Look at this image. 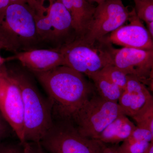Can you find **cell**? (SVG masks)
<instances>
[{
	"instance_id": "obj_1",
	"label": "cell",
	"mask_w": 153,
	"mask_h": 153,
	"mask_svg": "<svg viewBox=\"0 0 153 153\" xmlns=\"http://www.w3.org/2000/svg\"><path fill=\"white\" fill-rule=\"evenodd\" d=\"M33 74L48 95L53 120L72 122L76 113L96 92L93 84L84 75L68 66Z\"/></svg>"
},
{
	"instance_id": "obj_2",
	"label": "cell",
	"mask_w": 153,
	"mask_h": 153,
	"mask_svg": "<svg viewBox=\"0 0 153 153\" xmlns=\"http://www.w3.org/2000/svg\"><path fill=\"white\" fill-rule=\"evenodd\" d=\"M7 70L22 94L25 143H40L53 124L51 103L42 95L27 72L20 68Z\"/></svg>"
},
{
	"instance_id": "obj_3",
	"label": "cell",
	"mask_w": 153,
	"mask_h": 153,
	"mask_svg": "<svg viewBox=\"0 0 153 153\" xmlns=\"http://www.w3.org/2000/svg\"><path fill=\"white\" fill-rule=\"evenodd\" d=\"M111 45L101 41L89 44L76 37L58 48L63 55L64 66L89 78L105 66L113 64Z\"/></svg>"
},
{
	"instance_id": "obj_4",
	"label": "cell",
	"mask_w": 153,
	"mask_h": 153,
	"mask_svg": "<svg viewBox=\"0 0 153 153\" xmlns=\"http://www.w3.org/2000/svg\"><path fill=\"white\" fill-rule=\"evenodd\" d=\"M123 114L118 103L105 100L95 92L76 113L72 123L82 136L98 140L107 127Z\"/></svg>"
},
{
	"instance_id": "obj_5",
	"label": "cell",
	"mask_w": 153,
	"mask_h": 153,
	"mask_svg": "<svg viewBox=\"0 0 153 153\" xmlns=\"http://www.w3.org/2000/svg\"><path fill=\"white\" fill-rule=\"evenodd\" d=\"M101 141L82 136L70 121L53 120L40 143L48 153H99Z\"/></svg>"
},
{
	"instance_id": "obj_6",
	"label": "cell",
	"mask_w": 153,
	"mask_h": 153,
	"mask_svg": "<svg viewBox=\"0 0 153 153\" xmlns=\"http://www.w3.org/2000/svg\"><path fill=\"white\" fill-rule=\"evenodd\" d=\"M0 32L18 51L40 41L35 14L28 7L11 4L0 14Z\"/></svg>"
},
{
	"instance_id": "obj_7",
	"label": "cell",
	"mask_w": 153,
	"mask_h": 153,
	"mask_svg": "<svg viewBox=\"0 0 153 153\" xmlns=\"http://www.w3.org/2000/svg\"><path fill=\"white\" fill-rule=\"evenodd\" d=\"M129 13L122 0H106L96 7L87 32L83 37L79 38L91 44L100 41L124 25Z\"/></svg>"
},
{
	"instance_id": "obj_8",
	"label": "cell",
	"mask_w": 153,
	"mask_h": 153,
	"mask_svg": "<svg viewBox=\"0 0 153 153\" xmlns=\"http://www.w3.org/2000/svg\"><path fill=\"white\" fill-rule=\"evenodd\" d=\"M0 111L20 142L24 143V113L22 94L4 65L0 68Z\"/></svg>"
},
{
	"instance_id": "obj_9",
	"label": "cell",
	"mask_w": 153,
	"mask_h": 153,
	"mask_svg": "<svg viewBox=\"0 0 153 153\" xmlns=\"http://www.w3.org/2000/svg\"><path fill=\"white\" fill-rule=\"evenodd\" d=\"M110 52L113 65L127 75L135 76L144 85H149L152 91L153 50L115 49L111 45Z\"/></svg>"
},
{
	"instance_id": "obj_10",
	"label": "cell",
	"mask_w": 153,
	"mask_h": 153,
	"mask_svg": "<svg viewBox=\"0 0 153 153\" xmlns=\"http://www.w3.org/2000/svg\"><path fill=\"white\" fill-rule=\"evenodd\" d=\"M128 21V24L122 25L100 41L125 48L153 50V39L134 8L130 12Z\"/></svg>"
},
{
	"instance_id": "obj_11",
	"label": "cell",
	"mask_w": 153,
	"mask_h": 153,
	"mask_svg": "<svg viewBox=\"0 0 153 153\" xmlns=\"http://www.w3.org/2000/svg\"><path fill=\"white\" fill-rule=\"evenodd\" d=\"M23 67L33 73L49 71L57 66H64L63 55L58 48L53 49L26 50L13 56Z\"/></svg>"
},
{
	"instance_id": "obj_12",
	"label": "cell",
	"mask_w": 153,
	"mask_h": 153,
	"mask_svg": "<svg viewBox=\"0 0 153 153\" xmlns=\"http://www.w3.org/2000/svg\"><path fill=\"white\" fill-rule=\"evenodd\" d=\"M152 98L146 85L135 76L128 75L126 86L117 103L124 114L131 117Z\"/></svg>"
},
{
	"instance_id": "obj_13",
	"label": "cell",
	"mask_w": 153,
	"mask_h": 153,
	"mask_svg": "<svg viewBox=\"0 0 153 153\" xmlns=\"http://www.w3.org/2000/svg\"><path fill=\"white\" fill-rule=\"evenodd\" d=\"M71 15L72 27L76 37H82L87 32L96 7L85 0H60Z\"/></svg>"
},
{
	"instance_id": "obj_14",
	"label": "cell",
	"mask_w": 153,
	"mask_h": 153,
	"mask_svg": "<svg viewBox=\"0 0 153 153\" xmlns=\"http://www.w3.org/2000/svg\"><path fill=\"white\" fill-rule=\"evenodd\" d=\"M47 11L53 30L54 40L66 38L72 27V19L60 0H47ZM74 31V30H73Z\"/></svg>"
},
{
	"instance_id": "obj_15",
	"label": "cell",
	"mask_w": 153,
	"mask_h": 153,
	"mask_svg": "<svg viewBox=\"0 0 153 153\" xmlns=\"http://www.w3.org/2000/svg\"><path fill=\"white\" fill-rule=\"evenodd\" d=\"M136 127L127 116L120 115L107 127L98 140L105 143L119 144L127 139Z\"/></svg>"
},
{
	"instance_id": "obj_16",
	"label": "cell",
	"mask_w": 153,
	"mask_h": 153,
	"mask_svg": "<svg viewBox=\"0 0 153 153\" xmlns=\"http://www.w3.org/2000/svg\"><path fill=\"white\" fill-rule=\"evenodd\" d=\"M93 82L96 93L107 101L117 103L123 90L99 72L89 77Z\"/></svg>"
},
{
	"instance_id": "obj_17",
	"label": "cell",
	"mask_w": 153,
	"mask_h": 153,
	"mask_svg": "<svg viewBox=\"0 0 153 153\" xmlns=\"http://www.w3.org/2000/svg\"><path fill=\"white\" fill-rule=\"evenodd\" d=\"M131 118L137 127L147 129L153 133V98L149 100Z\"/></svg>"
},
{
	"instance_id": "obj_18",
	"label": "cell",
	"mask_w": 153,
	"mask_h": 153,
	"mask_svg": "<svg viewBox=\"0 0 153 153\" xmlns=\"http://www.w3.org/2000/svg\"><path fill=\"white\" fill-rule=\"evenodd\" d=\"M99 72L122 90L123 91L125 89L128 75L120 68L113 64H110L105 66Z\"/></svg>"
},
{
	"instance_id": "obj_19",
	"label": "cell",
	"mask_w": 153,
	"mask_h": 153,
	"mask_svg": "<svg viewBox=\"0 0 153 153\" xmlns=\"http://www.w3.org/2000/svg\"><path fill=\"white\" fill-rule=\"evenodd\" d=\"M135 12L145 23L153 22V0H134Z\"/></svg>"
},
{
	"instance_id": "obj_20",
	"label": "cell",
	"mask_w": 153,
	"mask_h": 153,
	"mask_svg": "<svg viewBox=\"0 0 153 153\" xmlns=\"http://www.w3.org/2000/svg\"><path fill=\"white\" fill-rule=\"evenodd\" d=\"M151 143L126 140L119 146L122 153H143L146 150Z\"/></svg>"
},
{
	"instance_id": "obj_21",
	"label": "cell",
	"mask_w": 153,
	"mask_h": 153,
	"mask_svg": "<svg viewBox=\"0 0 153 153\" xmlns=\"http://www.w3.org/2000/svg\"><path fill=\"white\" fill-rule=\"evenodd\" d=\"M11 4H18L28 7L35 15L40 13L46 10V0H10Z\"/></svg>"
},
{
	"instance_id": "obj_22",
	"label": "cell",
	"mask_w": 153,
	"mask_h": 153,
	"mask_svg": "<svg viewBox=\"0 0 153 153\" xmlns=\"http://www.w3.org/2000/svg\"><path fill=\"white\" fill-rule=\"evenodd\" d=\"M131 140L153 142V133L147 129L137 127L127 139Z\"/></svg>"
},
{
	"instance_id": "obj_23",
	"label": "cell",
	"mask_w": 153,
	"mask_h": 153,
	"mask_svg": "<svg viewBox=\"0 0 153 153\" xmlns=\"http://www.w3.org/2000/svg\"><path fill=\"white\" fill-rule=\"evenodd\" d=\"M13 132L14 133L13 128L0 111V143Z\"/></svg>"
},
{
	"instance_id": "obj_24",
	"label": "cell",
	"mask_w": 153,
	"mask_h": 153,
	"mask_svg": "<svg viewBox=\"0 0 153 153\" xmlns=\"http://www.w3.org/2000/svg\"><path fill=\"white\" fill-rule=\"evenodd\" d=\"M23 144L16 143H0V153H22Z\"/></svg>"
},
{
	"instance_id": "obj_25",
	"label": "cell",
	"mask_w": 153,
	"mask_h": 153,
	"mask_svg": "<svg viewBox=\"0 0 153 153\" xmlns=\"http://www.w3.org/2000/svg\"><path fill=\"white\" fill-rule=\"evenodd\" d=\"M23 144L22 153H46L40 143L27 142Z\"/></svg>"
},
{
	"instance_id": "obj_26",
	"label": "cell",
	"mask_w": 153,
	"mask_h": 153,
	"mask_svg": "<svg viewBox=\"0 0 153 153\" xmlns=\"http://www.w3.org/2000/svg\"><path fill=\"white\" fill-rule=\"evenodd\" d=\"M118 144H110L101 141L99 153H122L121 152Z\"/></svg>"
},
{
	"instance_id": "obj_27",
	"label": "cell",
	"mask_w": 153,
	"mask_h": 153,
	"mask_svg": "<svg viewBox=\"0 0 153 153\" xmlns=\"http://www.w3.org/2000/svg\"><path fill=\"white\" fill-rule=\"evenodd\" d=\"M4 49L11 52H17L16 49L0 32V50Z\"/></svg>"
},
{
	"instance_id": "obj_28",
	"label": "cell",
	"mask_w": 153,
	"mask_h": 153,
	"mask_svg": "<svg viewBox=\"0 0 153 153\" xmlns=\"http://www.w3.org/2000/svg\"><path fill=\"white\" fill-rule=\"evenodd\" d=\"M10 4V0H0V14L5 10Z\"/></svg>"
},
{
	"instance_id": "obj_29",
	"label": "cell",
	"mask_w": 153,
	"mask_h": 153,
	"mask_svg": "<svg viewBox=\"0 0 153 153\" xmlns=\"http://www.w3.org/2000/svg\"><path fill=\"white\" fill-rule=\"evenodd\" d=\"M146 30L151 38L153 39V22H149L146 23Z\"/></svg>"
},
{
	"instance_id": "obj_30",
	"label": "cell",
	"mask_w": 153,
	"mask_h": 153,
	"mask_svg": "<svg viewBox=\"0 0 153 153\" xmlns=\"http://www.w3.org/2000/svg\"><path fill=\"white\" fill-rule=\"evenodd\" d=\"M14 60V58L13 56L10 57H5L0 55V68L4 65L5 63L8 61H10V60Z\"/></svg>"
},
{
	"instance_id": "obj_31",
	"label": "cell",
	"mask_w": 153,
	"mask_h": 153,
	"mask_svg": "<svg viewBox=\"0 0 153 153\" xmlns=\"http://www.w3.org/2000/svg\"><path fill=\"white\" fill-rule=\"evenodd\" d=\"M143 153H153V142H151L146 150Z\"/></svg>"
},
{
	"instance_id": "obj_32",
	"label": "cell",
	"mask_w": 153,
	"mask_h": 153,
	"mask_svg": "<svg viewBox=\"0 0 153 153\" xmlns=\"http://www.w3.org/2000/svg\"><path fill=\"white\" fill-rule=\"evenodd\" d=\"M85 1H87L88 2L93 4V3H97V4H100V3L106 1V0H85Z\"/></svg>"
}]
</instances>
